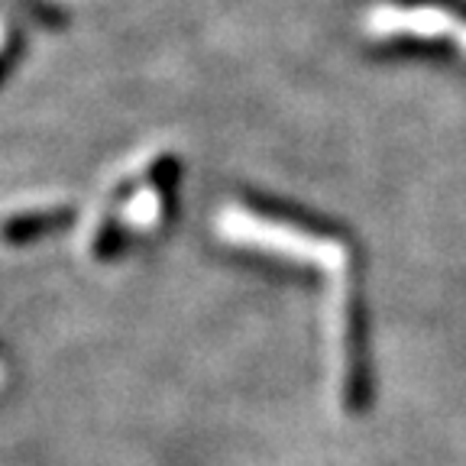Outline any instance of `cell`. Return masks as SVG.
<instances>
[{
  "label": "cell",
  "instance_id": "1",
  "mask_svg": "<svg viewBox=\"0 0 466 466\" xmlns=\"http://www.w3.org/2000/svg\"><path fill=\"white\" fill-rule=\"evenodd\" d=\"M220 233H224V240L240 243V247L266 249V253L314 262V266H328V269L343 266V256H347L337 240L311 237V233H305V230H295V227H289V224L256 218V214H247V211H240V208L224 211V218H220Z\"/></svg>",
  "mask_w": 466,
  "mask_h": 466
},
{
  "label": "cell",
  "instance_id": "2",
  "mask_svg": "<svg viewBox=\"0 0 466 466\" xmlns=\"http://www.w3.org/2000/svg\"><path fill=\"white\" fill-rule=\"evenodd\" d=\"M159 218H162L159 188H139L137 195L124 204V220L130 227H139V230H146V227H156V224H159Z\"/></svg>",
  "mask_w": 466,
  "mask_h": 466
},
{
  "label": "cell",
  "instance_id": "3",
  "mask_svg": "<svg viewBox=\"0 0 466 466\" xmlns=\"http://www.w3.org/2000/svg\"><path fill=\"white\" fill-rule=\"evenodd\" d=\"M14 49V29H10V20L0 14V68H4V58Z\"/></svg>",
  "mask_w": 466,
  "mask_h": 466
}]
</instances>
